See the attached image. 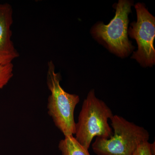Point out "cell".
<instances>
[{"instance_id":"7","label":"cell","mask_w":155,"mask_h":155,"mask_svg":"<svg viewBox=\"0 0 155 155\" xmlns=\"http://www.w3.org/2000/svg\"><path fill=\"white\" fill-rule=\"evenodd\" d=\"M58 147L62 155H91L88 150L82 146L73 135L65 136L59 142Z\"/></svg>"},{"instance_id":"4","label":"cell","mask_w":155,"mask_h":155,"mask_svg":"<svg viewBox=\"0 0 155 155\" xmlns=\"http://www.w3.org/2000/svg\"><path fill=\"white\" fill-rule=\"evenodd\" d=\"M133 2L119 0L116 4L115 17L107 25L97 22L93 27L91 34L98 41L112 53L121 58L128 56L134 49L128 38V15Z\"/></svg>"},{"instance_id":"5","label":"cell","mask_w":155,"mask_h":155,"mask_svg":"<svg viewBox=\"0 0 155 155\" xmlns=\"http://www.w3.org/2000/svg\"><path fill=\"white\" fill-rule=\"evenodd\" d=\"M137 15L136 22H132L128 35L135 39L138 49L134 52L131 58L143 67H151L155 64V18L144 5L138 3L135 5Z\"/></svg>"},{"instance_id":"6","label":"cell","mask_w":155,"mask_h":155,"mask_svg":"<svg viewBox=\"0 0 155 155\" xmlns=\"http://www.w3.org/2000/svg\"><path fill=\"white\" fill-rule=\"evenodd\" d=\"M13 9L8 3L0 4V64H6L19 57L11 39Z\"/></svg>"},{"instance_id":"1","label":"cell","mask_w":155,"mask_h":155,"mask_svg":"<svg viewBox=\"0 0 155 155\" xmlns=\"http://www.w3.org/2000/svg\"><path fill=\"white\" fill-rule=\"evenodd\" d=\"M113 116L110 108L97 97L94 90H91L84 101L78 122L75 124L76 140L88 150L95 137L110 138L114 132L108 121Z\"/></svg>"},{"instance_id":"3","label":"cell","mask_w":155,"mask_h":155,"mask_svg":"<svg viewBox=\"0 0 155 155\" xmlns=\"http://www.w3.org/2000/svg\"><path fill=\"white\" fill-rule=\"evenodd\" d=\"M61 76L57 73L52 61L48 64L47 83L51 92L48 98V114L56 127L64 136L75 134L74 111L80 101L77 95L70 94L64 90L60 84Z\"/></svg>"},{"instance_id":"8","label":"cell","mask_w":155,"mask_h":155,"mask_svg":"<svg viewBox=\"0 0 155 155\" xmlns=\"http://www.w3.org/2000/svg\"><path fill=\"white\" fill-rule=\"evenodd\" d=\"M14 66L12 63L6 64H0V89L8 83L13 76Z\"/></svg>"},{"instance_id":"10","label":"cell","mask_w":155,"mask_h":155,"mask_svg":"<svg viewBox=\"0 0 155 155\" xmlns=\"http://www.w3.org/2000/svg\"><path fill=\"white\" fill-rule=\"evenodd\" d=\"M151 150L153 155H155V142L154 143H151Z\"/></svg>"},{"instance_id":"9","label":"cell","mask_w":155,"mask_h":155,"mask_svg":"<svg viewBox=\"0 0 155 155\" xmlns=\"http://www.w3.org/2000/svg\"><path fill=\"white\" fill-rule=\"evenodd\" d=\"M150 144L148 141L141 143L134 151L133 155H153Z\"/></svg>"},{"instance_id":"2","label":"cell","mask_w":155,"mask_h":155,"mask_svg":"<svg viewBox=\"0 0 155 155\" xmlns=\"http://www.w3.org/2000/svg\"><path fill=\"white\" fill-rule=\"evenodd\" d=\"M110 119L114 134L108 139L96 137L92 144L96 154L133 155L139 145L148 141L150 134L144 127L118 115H114Z\"/></svg>"}]
</instances>
